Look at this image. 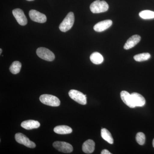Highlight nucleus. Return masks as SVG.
Segmentation results:
<instances>
[{
    "mask_svg": "<svg viewBox=\"0 0 154 154\" xmlns=\"http://www.w3.org/2000/svg\"><path fill=\"white\" fill-rule=\"evenodd\" d=\"M109 9L108 4L105 1L96 0L91 4L90 10L94 14H99L106 12Z\"/></svg>",
    "mask_w": 154,
    "mask_h": 154,
    "instance_id": "f257e3e1",
    "label": "nucleus"
},
{
    "mask_svg": "<svg viewBox=\"0 0 154 154\" xmlns=\"http://www.w3.org/2000/svg\"><path fill=\"white\" fill-rule=\"evenodd\" d=\"M74 14L72 12H69L60 25V30L62 32H67L71 29L74 23Z\"/></svg>",
    "mask_w": 154,
    "mask_h": 154,
    "instance_id": "f03ea898",
    "label": "nucleus"
},
{
    "mask_svg": "<svg viewBox=\"0 0 154 154\" xmlns=\"http://www.w3.org/2000/svg\"><path fill=\"white\" fill-rule=\"evenodd\" d=\"M39 100L44 105L57 107L60 104V101L56 96L49 94H43L39 97Z\"/></svg>",
    "mask_w": 154,
    "mask_h": 154,
    "instance_id": "7ed1b4c3",
    "label": "nucleus"
},
{
    "mask_svg": "<svg viewBox=\"0 0 154 154\" xmlns=\"http://www.w3.org/2000/svg\"><path fill=\"white\" fill-rule=\"evenodd\" d=\"M69 97L76 102L82 105H85L87 104V97L80 91L76 90H72L69 92Z\"/></svg>",
    "mask_w": 154,
    "mask_h": 154,
    "instance_id": "20e7f679",
    "label": "nucleus"
},
{
    "mask_svg": "<svg viewBox=\"0 0 154 154\" xmlns=\"http://www.w3.org/2000/svg\"><path fill=\"white\" fill-rule=\"evenodd\" d=\"M36 54L38 57L48 61H52L55 58L54 54L50 50L45 48H38L36 50Z\"/></svg>",
    "mask_w": 154,
    "mask_h": 154,
    "instance_id": "39448f33",
    "label": "nucleus"
},
{
    "mask_svg": "<svg viewBox=\"0 0 154 154\" xmlns=\"http://www.w3.org/2000/svg\"><path fill=\"white\" fill-rule=\"evenodd\" d=\"M15 139L18 143L24 145L27 147L34 148L36 146V144L30 140L25 135L21 133H18L15 135Z\"/></svg>",
    "mask_w": 154,
    "mask_h": 154,
    "instance_id": "423d86ee",
    "label": "nucleus"
},
{
    "mask_svg": "<svg viewBox=\"0 0 154 154\" xmlns=\"http://www.w3.org/2000/svg\"><path fill=\"white\" fill-rule=\"evenodd\" d=\"M54 147L58 151L65 153H69L72 152V146L65 142L56 141L53 144Z\"/></svg>",
    "mask_w": 154,
    "mask_h": 154,
    "instance_id": "0eeeda50",
    "label": "nucleus"
},
{
    "mask_svg": "<svg viewBox=\"0 0 154 154\" xmlns=\"http://www.w3.org/2000/svg\"><path fill=\"white\" fill-rule=\"evenodd\" d=\"M29 15L30 19L33 22L43 23L47 21V18L45 14H42L36 10H30L29 11Z\"/></svg>",
    "mask_w": 154,
    "mask_h": 154,
    "instance_id": "6e6552de",
    "label": "nucleus"
},
{
    "mask_svg": "<svg viewBox=\"0 0 154 154\" xmlns=\"http://www.w3.org/2000/svg\"><path fill=\"white\" fill-rule=\"evenodd\" d=\"M13 14L19 25L22 26L27 25L28 20L22 10L20 9H14Z\"/></svg>",
    "mask_w": 154,
    "mask_h": 154,
    "instance_id": "1a4fd4ad",
    "label": "nucleus"
},
{
    "mask_svg": "<svg viewBox=\"0 0 154 154\" xmlns=\"http://www.w3.org/2000/svg\"><path fill=\"white\" fill-rule=\"evenodd\" d=\"M112 23L113 22L110 20H106L101 21L94 25V29L96 32H102L110 28L112 25Z\"/></svg>",
    "mask_w": 154,
    "mask_h": 154,
    "instance_id": "9d476101",
    "label": "nucleus"
},
{
    "mask_svg": "<svg viewBox=\"0 0 154 154\" xmlns=\"http://www.w3.org/2000/svg\"><path fill=\"white\" fill-rule=\"evenodd\" d=\"M120 96L122 100L125 104L131 108H134L135 106L134 105L131 94L126 91H122L120 93Z\"/></svg>",
    "mask_w": 154,
    "mask_h": 154,
    "instance_id": "9b49d317",
    "label": "nucleus"
},
{
    "mask_svg": "<svg viewBox=\"0 0 154 154\" xmlns=\"http://www.w3.org/2000/svg\"><path fill=\"white\" fill-rule=\"evenodd\" d=\"M141 37L139 35H134L128 38L124 45V48L128 50L134 47L140 41Z\"/></svg>",
    "mask_w": 154,
    "mask_h": 154,
    "instance_id": "f8f14e48",
    "label": "nucleus"
},
{
    "mask_svg": "<svg viewBox=\"0 0 154 154\" xmlns=\"http://www.w3.org/2000/svg\"><path fill=\"white\" fill-rule=\"evenodd\" d=\"M134 103L135 107H143L146 104V100L143 96L137 93L131 94Z\"/></svg>",
    "mask_w": 154,
    "mask_h": 154,
    "instance_id": "ddd939ff",
    "label": "nucleus"
},
{
    "mask_svg": "<svg viewBox=\"0 0 154 154\" xmlns=\"http://www.w3.org/2000/svg\"><path fill=\"white\" fill-rule=\"evenodd\" d=\"M95 143L94 141L89 139L86 141L82 145V150L86 154H91L95 150Z\"/></svg>",
    "mask_w": 154,
    "mask_h": 154,
    "instance_id": "4468645a",
    "label": "nucleus"
},
{
    "mask_svg": "<svg viewBox=\"0 0 154 154\" xmlns=\"http://www.w3.org/2000/svg\"><path fill=\"white\" fill-rule=\"evenodd\" d=\"M40 126L38 121L34 120H28L23 121L21 123V126L25 129L30 130L37 128Z\"/></svg>",
    "mask_w": 154,
    "mask_h": 154,
    "instance_id": "2eb2a0df",
    "label": "nucleus"
},
{
    "mask_svg": "<svg viewBox=\"0 0 154 154\" xmlns=\"http://www.w3.org/2000/svg\"><path fill=\"white\" fill-rule=\"evenodd\" d=\"M54 131L56 133L60 134H69L72 131L71 128L67 125H59L55 127Z\"/></svg>",
    "mask_w": 154,
    "mask_h": 154,
    "instance_id": "dca6fc26",
    "label": "nucleus"
},
{
    "mask_svg": "<svg viewBox=\"0 0 154 154\" xmlns=\"http://www.w3.org/2000/svg\"><path fill=\"white\" fill-rule=\"evenodd\" d=\"M90 59L93 63L100 64L104 61L103 56L99 52H95L92 53L90 56Z\"/></svg>",
    "mask_w": 154,
    "mask_h": 154,
    "instance_id": "f3484780",
    "label": "nucleus"
},
{
    "mask_svg": "<svg viewBox=\"0 0 154 154\" xmlns=\"http://www.w3.org/2000/svg\"><path fill=\"white\" fill-rule=\"evenodd\" d=\"M101 136L104 140L106 141L110 144H112L113 143V138L109 131L106 128H102L101 129Z\"/></svg>",
    "mask_w": 154,
    "mask_h": 154,
    "instance_id": "a211bd4d",
    "label": "nucleus"
},
{
    "mask_svg": "<svg viewBox=\"0 0 154 154\" xmlns=\"http://www.w3.org/2000/svg\"><path fill=\"white\" fill-rule=\"evenodd\" d=\"M22 67V64L18 61H14L12 63L10 67V70L13 74L19 73Z\"/></svg>",
    "mask_w": 154,
    "mask_h": 154,
    "instance_id": "6ab92c4d",
    "label": "nucleus"
},
{
    "mask_svg": "<svg viewBox=\"0 0 154 154\" xmlns=\"http://www.w3.org/2000/svg\"><path fill=\"white\" fill-rule=\"evenodd\" d=\"M151 57L150 54L148 53H143L137 54L134 57V60L137 62H142L147 60Z\"/></svg>",
    "mask_w": 154,
    "mask_h": 154,
    "instance_id": "aec40b11",
    "label": "nucleus"
},
{
    "mask_svg": "<svg viewBox=\"0 0 154 154\" xmlns=\"http://www.w3.org/2000/svg\"><path fill=\"white\" fill-rule=\"evenodd\" d=\"M139 16L144 19H154V12L149 10L142 11L139 13Z\"/></svg>",
    "mask_w": 154,
    "mask_h": 154,
    "instance_id": "412c9836",
    "label": "nucleus"
},
{
    "mask_svg": "<svg viewBox=\"0 0 154 154\" xmlns=\"http://www.w3.org/2000/svg\"><path fill=\"white\" fill-rule=\"evenodd\" d=\"M136 140L139 144L143 145L145 142V135L142 132H138L136 135Z\"/></svg>",
    "mask_w": 154,
    "mask_h": 154,
    "instance_id": "4be33fe9",
    "label": "nucleus"
},
{
    "mask_svg": "<svg viewBox=\"0 0 154 154\" xmlns=\"http://www.w3.org/2000/svg\"><path fill=\"white\" fill-rule=\"evenodd\" d=\"M101 154H111V153H110L109 151L107 150V149H104L101 152Z\"/></svg>",
    "mask_w": 154,
    "mask_h": 154,
    "instance_id": "5701e85b",
    "label": "nucleus"
},
{
    "mask_svg": "<svg viewBox=\"0 0 154 154\" xmlns=\"http://www.w3.org/2000/svg\"><path fill=\"white\" fill-rule=\"evenodd\" d=\"M2 48H1L0 49V54H2Z\"/></svg>",
    "mask_w": 154,
    "mask_h": 154,
    "instance_id": "b1692460",
    "label": "nucleus"
},
{
    "mask_svg": "<svg viewBox=\"0 0 154 154\" xmlns=\"http://www.w3.org/2000/svg\"><path fill=\"white\" fill-rule=\"evenodd\" d=\"M152 145H153V146L154 148V139H153V140Z\"/></svg>",
    "mask_w": 154,
    "mask_h": 154,
    "instance_id": "393cba45",
    "label": "nucleus"
},
{
    "mask_svg": "<svg viewBox=\"0 0 154 154\" xmlns=\"http://www.w3.org/2000/svg\"><path fill=\"white\" fill-rule=\"evenodd\" d=\"M27 1H34V0H27Z\"/></svg>",
    "mask_w": 154,
    "mask_h": 154,
    "instance_id": "a878e982",
    "label": "nucleus"
}]
</instances>
